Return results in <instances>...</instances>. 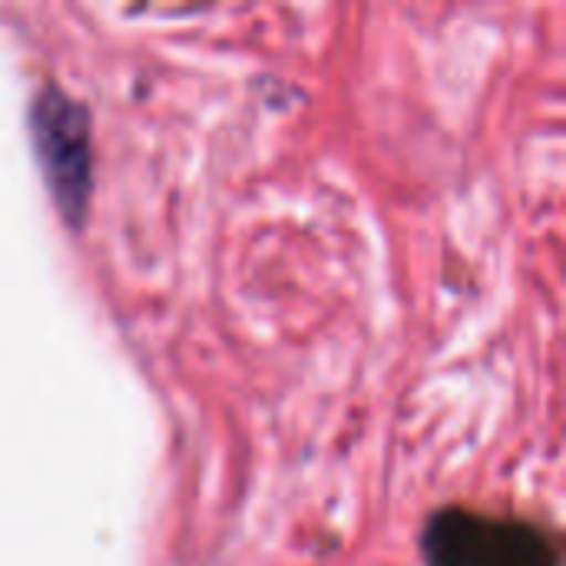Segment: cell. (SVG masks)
I'll return each instance as SVG.
<instances>
[{
    "instance_id": "2",
    "label": "cell",
    "mask_w": 566,
    "mask_h": 566,
    "mask_svg": "<svg viewBox=\"0 0 566 566\" xmlns=\"http://www.w3.org/2000/svg\"><path fill=\"white\" fill-rule=\"evenodd\" d=\"M33 146L40 149L43 176L66 219H80L93 182V143L86 109L66 93L46 86L33 103Z\"/></svg>"
},
{
    "instance_id": "1",
    "label": "cell",
    "mask_w": 566,
    "mask_h": 566,
    "mask_svg": "<svg viewBox=\"0 0 566 566\" xmlns=\"http://www.w3.org/2000/svg\"><path fill=\"white\" fill-rule=\"evenodd\" d=\"M428 566H560L554 537L524 521L444 511L424 537Z\"/></svg>"
}]
</instances>
